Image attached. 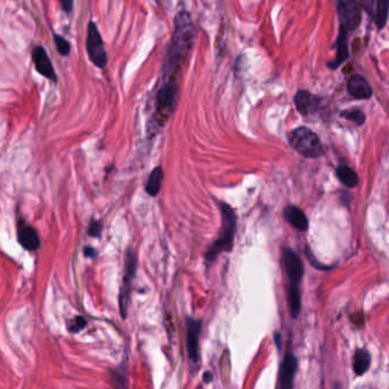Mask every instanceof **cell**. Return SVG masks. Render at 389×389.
Segmentation results:
<instances>
[{
  "label": "cell",
  "instance_id": "obj_1",
  "mask_svg": "<svg viewBox=\"0 0 389 389\" xmlns=\"http://www.w3.org/2000/svg\"><path fill=\"white\" fill-rule=\"evenodd\" d=\"M194 24L192 22L191 14L181 10L174 19V32L166 51L165 60L160 72V84H181L183 72L194 45Z\"/></svg>",
  "mask_w": 389,
  "mask_h": 389
},
{
  "label": "cell",
  "instance_id": "obj_2",
  "mask_svg": "<svg viewBox=\"0 0 389 389\" xmlns=\"http://www.w3.org/2000/svg\"><path fill=\"white\" fill-rule=\"evenodd\" d=\"M221 207V215H222V225L219 230V234L215 241L209 245L208 250L205 252V262L212 264L222 255L223 252H231L234 245L235 233L238 226V219L234 209L231 205L219 202Z\"/></svg>",
  "mask_w": 389,
  "mask_h": 389
},
{
  "label": "cell",
  "instance_id": "obj_3",
  "mask_svg": "<svg viewBox=\"0 0 389 389\" xmlns=\"http://www.w3.org/2000/svg\"><path fill=\"white\" fill-rule=\"evenodd\" d=\"M289 142L296 151L306 158H320L324 153L319 136L309 128L299 127L289 135Z\"/></svg>",
  "mask_w": 389,
  "mask_h": 389
},
{
  "label": "cell",
  "instance_id": "obj_4",
  "mask_svg": "<svg viewBox=\"0 0 389 389\" xmlns=\"http://www.w3.org/2000/svg\"><path fill=\"white\" fill-rule=\"evenodd\" d=\"M137 271V255L134 249H127L124 257V271L122 285L119 292V309L122 319L127 318L129 304H131V288Z\"/></svg>",
  "mask_w": 389,
  "mask_h": 389
},
{
  "label": "cell",
  "instance_id": "obj_5",
  "mask_svg": "<svg viewBox=\"0 0 389 389\" xmlns=\"http://www.w3.org/2000/svg\"><path fill=\"white\" fill-rule=\"evenodd\" d=\"M86 49H87L89 60L94 63L95 67L104 69L108 64V53L105 49L104 41L101 32L94 21H89L87 27V37H86Z\"/></svg>",
  "mask_w": 389,
  "mask_h": 389
},
{
  "label": "cell",
  "instance_id": "obj_6",
  "mask_svg": "<svg viewBox=\"0 0 389 389\" xmlns=\"http://www.w3.org/2000/svg\"><path fill=\"white\" fill-rule=\"evenodd\" d=\"M338 15L340 27L346 31H354L359 27L361 20H362V12L361 5L356 1H339Z\"/></svg>",
  "mask_w": 389,
  "mask_h": 389
},
{
  "label": "cell",
  "instance_id": "obj_7",
  "mask_svg": "<svg viewBox=\"0 0 389 389\" xmlns=\"http://www.w3.org/2000/svg\"><path fill=\"white\" fill-rule=\"evenodd\" d=\"M202 322L200 320L186 319V348L188 357L192 362L199 363L200 361V335H201Z\"/></svg>",
  "mask_w": 389,
  "mask_h": 389
},
{
  "label": "cell",
  "instance_id": "obj_8",
  "mask_svg": "<svg viewBox=\"0 0 389 389\" xmlns=\"http://www.w3.org/2000/svg\"><path fill=\"white\" fill-rule=\"evenodd\" d=\"M17 241L27 252H37L41 247V238L32 225L27 224L23 219H17Z\"/></svg>",
  "mask_w": 389,
  "mask_h": 389
},
{
  "label": "cell",
  "instance_id": "obj_9",
  "mask_svg": "<svg viewBox=\"0 0 389 389\" xmlns=\"http://www.w3.org/2000/svg\"><path fill=\"white\" fill-rule=\"evenodd\" d=\"M32 60H34V67L36 70L47 78L48 80L57 82L56 72H55L54 67L52 63L51 58L48 56L47 52L43 46H34L32 49Z\"/></svg>",
  "mask_w": 389,
  "mask_h": 389
},
{
  "label": "cell",
  "instance_id": "obj_10",
  "mask_svg": "<svg viewBox=\"0 0 389 389\" xmlns=\"http://www.w3.org/2000/svg\"><path fill=\"white\" fill-rule=\"evenodd\" d=\"M282 260L285 265L287 276L290 278L291 283L297 285L304 276V265L302 259L291 249H285L282 252Z\"/></svg>",
  "mask_w": 389,
  "mask_h": 389
},
{
  "label": "cell",
  "instance_id": "obj_11",
  "mask_svg": "<svg viewBox=\"0 0 389 389\" xmlns=\"http://www.w3.org/2000/svg\"><path fill=\"white\" fill-rule=\"evenodd\" d=\"M297 368H298L297 357L291 353H288L283 359L278 375V385L281 389H291Z\"/></svg>",
  "mask_w": 389,
  "mask_h": 389
},
{
  "label": "cell",
  "instance_id": "obj_12",
  "mask_svg": "<svg viewBox=\"0 0 389 389\" xmlns=\"http://www.w3.org/2000/svg\"><path fill=\"white\" fill-rule=\"evenodd\" d=\"M347 91L357 100H369L373 96V88L361 74H354L347 84Z\"/></svg>",
  "mask_w": 389,
  "mask_h": 389
},
{
  "label": "cell",
  "instance_id": "obj_13",
  "mask_svg": "<svg viewBox=\"0 0 389 389\" xmlns=\"http://www.w3.org/2000/svg\"><path fill=\"white\" fill-rule=\"evenodd\" d=\"M283 216H285V221L291 225L292 227H295L296 230H298L300 232H305L309 230V224L307 216L297 205H290L288 207H285Z\"/></svg>",
  "mask_w": 389,
  "mask_h": 389
},
{
  "label": "cell",
  "instance_id": "obj_14",
  "mask_svg": "<svg viewBox=\"0 0 389 389\" xmlns=\"http://www.w3.org/2000/svg\"><path fill=\"white\" fill-rule=\"evenodd\" d=\"M337 53H335V58L333 63H330L329 67L331 69H337L340 67L349 57L348 48V31L340 27L339 29L338 39H337Z\"/></svg>",
  "mask_w": 389,
  "mask_h": 389
},
{
  "label": "cell",
  "instance_id": "obj_15",
  "mask_svg": "<svg viewBox=\"0 0 389 389\" xmlns=\"http://www.w3.org/2000/svg\"><path fill=\"white\" fill-rule=\"evenodd\" d=\"M295 102L296 107L298 109L299 112H302L304 114L315 112L320 103L315 95L311 94L309 91H299L296 94Z\"/></svg>",
  "mask_w": 389,
  "mask_h": 389
},
{
  "label": "cell",
  "instance_id": "obj_16",
  "mask_svg": "<svg viewBox=\"0 0 389 389\" xmlns=\"http://www.w3.org/2000/svg\"><path fill=\"white\" fill-rule=\"evenodd\" d=\"M368 6L371 7L373 19L376 22L377 27L383 29L387 23L389 13V1L379 0V1H364Z\"/></svg>",
  "mask_w": 389,
  "mask_h": 389
},
{
  "label": "cell",
  "instance_id": "obj_17",
  "mask_svg": "<svg viewBox=\"0 0 389 389\" xmlns=\"http://www.w3.org/2000/svg\"><path fill=\"white\" fill-rule=\"evenodd\" d=\"M165 178V171L162 166L155 167L148 175V181L145 184V191L150 197H157L162 188V181Z\"/></svg>",
  "mask_w": 389,
  "mask_h": 389
},
{
  "label": "cell",
  "instance_id": "obj_18",
  "mask_svg": "<svg viewBox=\"0 0 389 389\" xmlns=\"http://www.w3.org/2000/svg\"><path fill=\"white\" fill-rule=\"evenodd\" d=\"M288 304L289 311L292 318H298L300 309H302V299H300V291L298 285L291 283L288 288Z\"/></svg>",
  "mask_w": 389,
  "mask_h": 389
},
{
  "label": "cell",
  "instance_id": "obj_19",
  "mask_svg": "<svg viewBox=\"0 0 389 389\" xmlns=\"http://www.w3.org/2000/svg\"><path fill=\"white\" fill-rule=\"evenodd\" d=\"M337 177L339 181H342V184L348 186V188H355L359 184V178L356 174L355 171L353 170L352 168L348 166L340 165L337 168Z\"/></svg>",
  "mask_w": 389,
  "mask_h": 389
},
{
  "label": "cell",
  "instance_id": "obj_20",
  "mask_svg": "<svg viewBox=\"0 0 389 389\" xmlns=\"http://www.w3.org/2000/svg\"><path fill=\"white\" fill-rule=\"evenodd\" d=\"M370 366V354L366 351H357L353 359V369L356 375L362 376Z\"/></svg>",
  "mask_w": 389,
  "mask_h": 389
},
{
  "label": "cell",
  "instance_id": "obj_21",
  "mask_svg": "<svg viewBox=\"0 0 389 389\" xmlns=\"http://www.w3.org/2000/svg\"><path fill=\"white\" fill-rule=\"evenodd\" d=\"M340 115L347 119V120L353 121V122L357 124V126H361V124L366 122V114H364L362 110H359V109L346 110V111H342Z\"/></svg>",
  "mask_w": 389,
  "mask_h": 389
},
{
  "label": "cell",
  "instance_id": "obj_22",
  "mask_svg": "<svg viewBox=\"0 0 389 389\" xmlns=\"http://www.w3.org/2000/svg\"><path fill=\"white\" fill-rule=\"evenodd\" d=\"M54 41L55 45H56L57 52L62 56H67V55L70 54L71 44L67 39L62 37L60 34H54Z\"/></svg>",
  "mask_w": 389,
  "mask_h": 389
},
{
  "label": "cell",
  "instance_id": "obj_23",
  "mask_svg": "<svg viewBox=\"0 0 389 389\" xmlns=\"http://www.w3.org/2000/svg\"><path fill=\"white\" fill-rule=\"evenodd\" d=\"M87 320L85 319L84 316H77L74 318L69 326H67V330L70 331L71 333H78L82 331V330L87 326Z\"/></svg>",
  "mask_w": 389,
  "mask_h": 389
},
{
  "label": "cell",
  "instance_id": "obj_24",
  "mask_svg": "<svg viewBox=\"0 0 389 389\" xmlns=\"http://www.w3.org/2000/svg\"><path fill=\"white\" fill-rule=\"evenodd\" d=\"M102 230H103V224L101 221H91L88 227V235L91 238H98L102 234Z\"/></svg>",
  "mask_w": 389,
  "mask_h": 389
},
{
  "label": "cell",
  "instance_id": "obj_25",
  "mask_svg": "<svg viewBox=\"0 0 389 389\" xmlns=\"http://www.w3.org/2000/svg\"><path fill=\"white\" fill-rule=\"evenodd\" d=\"M60 6H62V10L67 14H70L74 10V1L72 0H62L60 1Z\"/></svg>",
  "mask_w": 389,
  "mask_h": 389
},
{
  "label": "cell",
  "instance_id": "obj_26",
  "mask_svg": "<svg viewBox=\"0 0 389 389\" xmlns=\"http://www.w3.org/2000/svg\"><path fill=\"white\" fill-rule=\"evenodd\" d=\"M84 255L87 258H95L96 257V250L93 247L88 245V247H85Z\"/></svg>",
  "mask_w": 389,
  "mask_h": 389
},
{
  "label": "cell",
  "instance_id": "obj_27",
  "mask_svg": "<svg viewBox=\"0 0 389 389\" xmlns=\"http://www.w3.org/2000/svg\"><path fill=\"white\" fill-rule=\"evenodd\" d=\"M203 379H205V383H210V381H212V373H205V375H203Z\"/></svg>",
  "mask_w": 389,
  "mask_h": 389
}]
</instances>
